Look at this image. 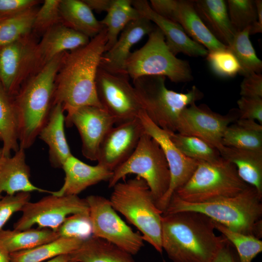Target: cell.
<instances>
[{"label": "cell", "mask_w": 262, "mask_h": 262, "mask_svg": "<svg viewBox=\"0 0 262 262\" xmlns=\"http://www.w3.org/2000/svg\"><path fill=\"white\" fill-rule=\"evenodd\" d=\"M139 118L145 132L158 143L168 164L170 174L169 188L157 204V207L164 213L173 194L188 180L196 169L199 161L184 155L171 140L168 132L154 123L144 110L140 113Z\"/></svg>", "instance_id": "9a60e30c"}, {"label": "cell", "mask_w": 262, "mask_h": 262, "mask_svg": "<svg viewBox=\"0 0 262 262\" xmlns=\"http://www.w3.org/2000/svg\"><path fill=\"white\" fill-rule=\"evenodd\" d=\"M168 133L174 144L188 158L199 161L211 162L221 157L217 149L198 137L178 132H168Z\"/></svg>", "instance_id": "e575fe53"}, {"label": "cell", "mask_w": 262, "mask_h": 262, "mask_svg": "<svg viewBox=\"0 0 262 262\" xmlns=\"http://www.w3.org/2000/svg\"><path fill=\"white\" fill-rule=\"evenodd\" d=\"M21 212L22 215L14 223L13 229L23 230L36 225L38 228H47L56 232L68 216L89 213V206L86 199L78 195L50 194L36 202H27Z\"/></svg>", "instance_id": "7c38bea8"}, {"label": "cell", "mask_w": 262, "mask_h": 262, "mask_svg": "<svg viewBox=\"0 0 262 262\" xmlns=\"http://www.w3.org/2000/svg\"><path fill=\"white\" fill-rule=\"evenodd\" d=\"M125 71L132 80L145 76H164L175 83L193 79L189 62L171 52L163 33L156 26L148 35L145 44L131 52L125 63Z\"/></svg>", "instance_id": "ba28073f"}, {"label": "cell", "mask_w": 262, "mask_h": 262, "mask_svg": "<svg viewBox=\"0 0 262 262\" xmlns=\"http://www.w3.org/2000/svg\"><path fill=\"white\" fill-rule=\"evenodd\" d=\"M194 3L197 14L212 34L220 42L228 46L236 32L229 20L227 1L196 0Z\"/></svg>", "instance_id": "cb8c5ba5"}, {"label": "cell", "mask_w": 262, "mask_h": 262, "mask_svg": "<svg viewBox=\"0 0 262 262\" xmlns=\"http://www.w3.org/2000/svg\"><path fill=\"white\" fill-rule=\"evenodd\" d=\"M255 1L258 17L257 21L250 26V35L262 33V0H256Z\"/></svg>", "instance_id": "681fc988"}, {"label": "cell", "mask_w": 262, "mask_h": 262, "mask_svg": "<svg viewBox=\"0 0 262 262\" xmlns=\"http://www.w3.org/2000/svg\"><path fill=\"white\" fill-rule=\"evenodd\" d=\"M131 3L142 16L155 23L162 31L166 44L173 54L176 56L183 53L190 57H206L208 51L203 46L193 40L179 24L156 14L147 0H133Z\"/></svg>", "instance_id": "ac0fdd59"}, {"label": "cell", "mask_w": 262, "mask_h": 262, "mask_svg": "<svg viewBox=\"0 0 262 262\" xmlns=\"http://www.w3.org/2000/svg\"><path fill=\"white\" fill-rule=\"evenodd\" d=\"M239 118L237 109L226 115L212 111L207 105L192 103L181 113L176 132L198 137L215 147L219 152L224 148L222 140L227 127Z\"/></svg>", "instance_id": "4fadbf2b"}, {"label": "cell", "mask_w": 262, "mask_h": 262, "mask_svg": "<svg viewBox=\"0 0 262 262\" xmlns=\"http://www.w3.org/2000/svg\"><path fill=\"white\" fill-rule=\"evenodd\" d=\"M228 14L236 33L251 26L257 21L258 15L253 0H228Z\"/></svg>", "instance_id": "74e56055"}, {"label": "cell", "mask_w": 262, "mask_h": 262, "mask_svg": "<svg viewBox=\"0 0 262 262\" xmlns=\"http://www.w3.org/2000/svg\"><path fill=\"white\" fill-rule=\"evenodd\" d=\"M165 81L164 76H145L133 80L132 85L149 118L165 131L176 132L182 111L201 99L203 94L195 85L186 93L169 90Z\"/></svg>", "instance_id": "8992f818"}, {"label": "cell", "mask_w": 262, "mask_h": 262, "mask_svg": "<svg viewBox=\"0 0 262 262\" xmlns=\"http://www.w3.org/2000/svg\"><path fill=\"white\" fill-rule=\"evenodd\" d=\"M36 12L33 7L0 21V47L30 35Z\"/></svg>", "instance_id": "836d02e7"}, {"label": "cell", "mask_w": 262, "mask_h": 262, "mask_svg": "<svg viewBox=\"0 0 262 262\" xmlns=\"http://www.w3.org/2000/svg\"><path fill=\"white\" fill-rule=\"evenodd\" d=\"M237 105L239 119H253L262 125V98L241 97Z\"/></svg>", "instance_id": "7bdbcfd3"}, {"label": "cell", "mask_w": 262, "mask_h": 262, "mask_svg": "<svg viewBox=\"0 0 262 262\" xmlns=\"http://www.w3.org/2000/svg\"><path fill=\"white\" fill-rule=\"evenodd\" d=\"M239 126L249 131L262 132V125L256 120L248 119H238L235 122Z\"/></svg>", "instance_id": "f907efd6"}, {"label": "cell", "mask_w": 262, "mask_h": 262, "mask_svg": "<svg viewBox=\"0 0 262 262\" xmlns=\"http://www.w3.org/2000/svg\"><path fill=\"white\" fill-rule=\"evenodd\" d=\"M6 157L3 154L2 149L0 147V169L4 163Z\"/></svg>", "instance_id": "db71d44e"}, {"label": "cell", "mask_w": 262, "mask_h": 262, "mask_svg": "<svg viewBox=\"0 0 262 262\" xmlns=\"http://www.w3.org/2000/svg\"><path fill=\"white\" fill-rule=\"evenodd\" d=\"M248 185L235 165L221 157L214 162L199 161L188 180L172 196L189 203H205L234 196Z\"/></svg>", "instance_id": "52a82bcc"}, {"label": "cell", "mask_w": 262, "mask_h": 262, "mask_svg": "<svg viewBox=\"0 0 262 262\" xmlns=\"http://www.w3.org/2000/svg\"><path fill=\"white\" fill-rule=\"evenodd\" d=\"M175 22L193 40L208 51L227 47L216 39L205 25L195 9L194 0H178Z\"/></svg>", "instance_id": "d4e9b609"}, {"label": "cell", "mask_w": 262, "mask_h": 262, "mask_svg": "<svg viewBox=\"0 0 262 262\" xmlns=\"http://www.w3.org/2000/svg\"><path fill=\"white\" fill-rule=\"evenodd\" d=\"M58 237L56 232L47 228L0 231V244L9 254L33 248Z\"/></svg>", "instance_id": "f546056e"}, {"label": "cell", "mask_w": 262, "mask_h": 262, "mask_svg": "<svg viewBox=\"0 0 262 262\" xmlns=\"http://www.w3.org/2000/svg\"><path fill=\"white\" fill-rule=\"evenodd\" d=\"M29 192H20L13 195L2 196L0 198V231L13 214L21 211L31 199Z\"/></svg>", "instance_id": "b9f144b4"}, {"label": "cell", "mask_w": 262, "mask_h": 262, "mask_svg": "<svg viewBox=\"0 0 262 262\" xmlns=\"http://www.w3.org/2000/svg\"><path fill=\"white\" fill-rule=\"evenodd\" d=\"M69 255L75 262H135L131 254L93 235Z\"/></svg>", "instance_id": "83f0119b"}, {"label": "cell", "mask_w": 262, "mask_h": 262, "mask_svg": "<svg viewBox=\"0 0 262 262\" xmlns=\"http://www.w3.org/2000/svg\"><path fill=\"white\" fill-rule=\"evenodd\" d=\"M222 143L227 147L262 150V132L249 131L234 122L226 129Z\"/></svg>", "instance_id": "8d00e7d4"}, {"label": "cell", "mask_w": 262, "mask_h": 262, "mask_svg": "<svg viewBox=\"0 0 262 262\" xmlns=\"http://www.w3.org/2000/svg\"><path fill=\"white\" fill-rule=\"evenodd\" d=\"M144 133L139 117L113 127L99 146L98 164L113 172L130 157Z\"/></svg>", "instance_id": "e0dca14e"}, {"label": "cell", "mask_w": 262, "mask_h": 262, "mask_svg": "<svg viewBox=\"0 0 262 262\" xmlns=\"http://www.w3.org/2000/svg\"><path fill=\"white\" fill-rule=\"evenodd\" d=\"M61 0H45L35 14L33 31L43 33L62 23L60 11Z\"/></svg>", "instance_id": "60d3db41"}, {"label": "cell", "mask_w": 262, "mask_h": 262, "mask_svg": "<svg viewBox=\"0 0 262 262\" xmlns=\"http://www.w3.org/2000/svg\"><path fill=\"white\" fill-rule=\"evenodd\" d=\"M186 211L202 213L234 231L262 237V195L250 185L234 196L205 203H189L172 196L163 213Z\"/></svg>", "instance_id": "277c9868"}, {"label": "cell", "mask_w": 262, "mask_h": 262, "mask_svg": "<svg viewBox=\"0 0 262 262\" xmlns=\"http://www.w3.org/2000/svg\"><path fill=\"white\" fill-rule=\"evenodd\" d=\"M113 188L109 200L114 209L139 230L144 241L162 253L163 212L147 183L136 177L118 182Z\"/></svg>", "instance_id": "5b68a950"}, {"label": "cell", "mask_w": 262, "mask_h": 262, "mask_svg": "<svg viewBox=\"0 0 262 262\" xmlns=\"http://www.w3.org/2000/svg\"><path fill=\"white\" fill-rule=\"evenodd\" d=\"M60 11L63 24L90 39L104 28L83 0H61Z\"/></svg>", "instance_id": "4316f807"}, {"label": "cell", "mask_w": 262, "mask_h": 262, "mask_svg": "<svg viewBox=\"0 0 262 262\" xmlns=\"http://www.w3.org/2000/svg\"><path fill=\"white\" fill-rule=\"evenodd\" d=\"M67 126L77 129L82 142V155L87 159L97 161L99 146L115 121L102 108L85 106L67 112Z\"/></svg>", "instance_id": "2e32d148"}, {"label": "cell", "mask_w": 262, "mask_h": 262, "mask_svg": "<svg viewBox=\"0 0 262 262\" xmlns=\"http://www.w3.org/2000/svg\"><path fill=\"white\" fill-rule=\"evenodd\" d=\"M155 28L151 21L142 16L131 21L122 30L113 46L103 54L99 66L110 72L126 74L125 63L131 48Z\"/></svg>", "instance_id": "d6986e66"}, {"label": "cell", "mask_w": 262, "mask_h": 262, "mask_svg": "<svg viewBox=\"0 0 262 262\" xmlns=\"http://www.w3.org/2000/svg\"><path fill=\"white\" fill-rule=\"evenodd\" d=\"M36 0H0V15L10 16L34 7Z\"/></svg>", "instance_id": "f6af8a7d"}, {"label": "cell", "mask_w": 262, "mask_h": 262, "mask_svg": "<svg viewBox=\"0 0 262 262\" xmlns=\"http://www.w3.org/2000/svg\"><path fill=\"white\" fill-rule=\"evenodd\" d=\"M25 150L19 148L7 157L0 169V198L2 194L13 195L20 192L52 191L34 185L30 180V168L26 161Z\"/></svg>", "instance_id": "7402d4cb"}, {"label": "cell", "mask_w": 262, "mask_h": 262, "mask_svg": "<svg viewBox=\"0 0 262 262\" xmlns=\"http://www.w3.org/2000/svg\"><path fill=\"white\" fill-rule=\"evenodd\" d=\"M206 59L212 71L218 77L233 78L240 73L238 60L227 47L208 51Z\"/></svg>", "instance_id": "f35d334b"}, {"label": "cell", "mask_w": 262, "mask_h": 262, "mask_svg": "<svg viewBox=\"0 0 262 262\" xmlns=\"http://www.w3.org/2000/svg\"><path fill=\"white\" fill-rule=\"evenodd\" d=\"M90 39L62 23L54 25L43 33L37 45L40 67L59 54L86 45Z\"/></svg>", "instance_id": "44dd1931"}, {"label": "cell", "mask_w": 262, "mask_h": 262, "mask_svg": "<svg viewBox=\"0 0 262 262\" xmlns=\"http://www.w3.org/2000/svg\"><path fill=\"white\" fill-rule=\"evenodd\" d=\"M129 174H135L147 183L156 203L167 191L170 181L168 164L158 143L144 133L130 157L113 172L108 187Z\"/></svg>", "instance_id": "9c48e42d"}, {"label": "cell", "mask_w": 262, "mask_h": 262, "mask_svg": "<svg viewBox=\"0 0 262 262\" xmlns=\"http://www.w3.org/2000/svg\"><path fill=\"white\" fill-rule=\"evenodd\" d=\"M83 240L59 237L33 248L10 254L11 262H44L57 256L70 254L77 249Z\"/></svg>", "instance_id": "4dcf8cb0"}, {"label": "cell", "mask_w": 262, "mask_h": 262, "mask_svg": "<svg viewBox=\"0 0 262 262\" xmlns=\"http://www.w3.org/2000/svg\"><path fill=\"white\" fill-rule=\"evenodd\" d=\"M56 232L59 237L87 239L93 235L89 214L77 213L68 216Z\"/></svg>", "instance_id": "ab89813d"}, {"label": "cell", "mask_w": 262, "mask_h": 262, "mask_svg": "<svg viewBox=\"0 0 262 262\" xmlns=\"http://www.w3.org/2000/svg\"><path fill=\"white\" fill-rule=\"evenodd\" d=\"M65 173L64 182L58 191L51 194L61 196L78 195L87 188L102 181H109L113 172L97 164L90 165L73 155L64 164L62 168Z\"/></svg>", "instance_id": "ffe728a7"}, {"label": "cell", "mask_w": 262, "mask_h": 262, "mask_svg": "<svg viewBox=\"0 0 262 262\" xmlns=\"http://www.w3.org/2000/svg\"><path fill=\"white\" fill-rule=\"evenodd\" d=\"M107 41L104 27L86 45L65 52L55 79L53 105L61 104L66 112L85 106L102 108L95 82Z\"/></svg>", "instance_id": "6da1fadb"}, {"label": "cell", "mask_w": 262, "mask_h": 262, "mask_svg": "<svg viewBox=\"0 0 262 262\" xmlns=\"http://www.w3.org/2000/svg\"><path fill=\"white\" fill-rule=\"evenodd\" d=\"M211 262H239V260L233 251L232 245L228 241L220 248Z\"/></svg>", "instance_id": "7dc6e473"}, {"label": "cell", "mask_w": 262, "mask_h": 262, "mask_svg": "<svg viewBox=\"0 0 262 262\" xmlns=\"http://www.w3.org/2000/svg\"><path fill=\"white\" fill-rule=\"evenodd\" d=\"M64 112L61 104L54 105L38 136L48 145L49 161L55 168H62L66 161L72 155L65 135Z\"/></svg>", "instance_id": "603a6c76"}, {"label": "cell", "mask_w": 262, "mask_h": 262, "mask_svg": "<svg viewBox=\"0 0 262 262\" xmlns=\"http://www.w3.org/2000/svg\"><path fill=\"white\" fill-rule=\"evenodd\" d=\"M92 10L98 13L107 12L110 8L113 0H83Z\"/></svg>", "instance_id": "c3c4849f"}, {"label": "cell", "mask_w": 262, "mask_h": 262, "mask_svg": "<svg viewBox=\"0 0 262 262\" xmlns=\"http://www.w3.org/2000/svg\"><path fill=\"white\" fill-rule=\"evenodd\" d=\"M215 229L213 220L198 212L163 213V250L173 262H211L228 241Z\"/></svg>", "instance_id": "7a4b0ae2"}, {"label": "cell", "mask_w": 262, "mask_h": 262, "mask_svg": "<svg viewBox=\"0 0 262 262\" xmlns=\"http://www.w3.org/2000/svg\"><path fill=\"white\" fill-rule=\"evenodd\" d=\"M95 85L102 109L113 118L116 125L138 118L143 110L127 74L110 72L99 66Z\"/></svg>", "instance_id": "30bf717a"}, {"label": "cell", "mask_w": 262, "mask_h": 262, "mask_svg": "<svg viewBox=\"0 0 262 262\" xmlns=\"http://www.w3.org/2000/svg\"><path fill=\"white\" fill-rule=\"evenodd\" d=\"M220 154L235 165L242 180L254 187L262 195V150L224 146Z\"/></svg>", "instance_id": "484cf974"}, {"label": "cell", "mask_w": 262, "mask_h": 262, "mask_svg": "<svg viewBox=\"0 0 262 262\" xmlns=\"http://www.w3.org/2000/svg\"><path fill=\"white\" fill-rule=\"evenodd\" d=\"M141 16L132 6L131 0H113L106 16L100 21L107 31L105 51L113 46L127 25Z\"/></svg>", "instance_id": "1f68e13d"}, {"label": "cell", "mask_w": 262, "mask_h": 262, "mask_svg": "<svg viewBox=\"0 0 262 262\" xmlns=\"http://www.w3.org/2000/svg\"><path fill=\"white\" fill-rule=\"evenodd\" d=\"M249 29L248 27L236 32L227 46L240 64V74L244 77L251 73L261 74L262 70V61L258 57L250 40Z\"/></svg>", "instance_id": "d6a6232c"}, {"label": "cell", "mask_w": 262, "mask_h": 262, "mask_svg": "<svg viewBox=\"0 0 262 262\" xmlns=\"http://www.w3.org/2000/svg\"><path fill=\"white\" fill-rule=\"evenodd\" d=\"M0 262H11L10 254L0 244Z\"/></svg>", "instance_id": "f5cc1de1"}, {"label": "cell", "mask_w": 262, "mask_h": 262, "mask_svg": "<svg viewBox=\"0 0 262 262\" xmlns=\"http://www.w3.org/2000/svg\"><path fill=\"white\" fill-rule=\"evenodd\" d=\"M213 223L215 229L236 248L239 262H252L262 252V241L260 239L234 231L215 221Z\"/></svg>", "instance_id": "d590c367"}, {"label": "cell", "mask_w": 262, "mask_h": 262, "mask_svg": "<svg viewBox=\"0 0 262 262\" xmlns=\"http://www.w3.org/2000/svg\"><path fill=\"white\" fill-rule=\"evenodd\" d=\"M44 262H75L69 254H65L57 256L55 258Z\"/></svg>", "instance_id": "816d5d0a"}, {"label": "cell", "mask_w": 262, "mask_h": 262, "mask_svg": "<svg viewBox=\"0 0 262 262\" xmlns=\"http://www.w3.org/2000/svg\"><path fill=\"white\" fill-rule=\"evenodd\" d=\"M9 16H2L0 15V21L4 19V18L7 17Z\"/></svg>", "instance_id": "11a10c76"}, {"label": "cell", "mask_w": 262, "mask_h": 262, "mask_svg": "<svg viewBox=\"0 0 262 262\" xmlns=\"http://www.w3.org/2000/svg\"><path fill=\"white\" fill-rule=\"evenodd\" d=\"M163 262H167L165 260H164Z\"/></svg>", "instance_id": "9f6ffc18"}, {"label": "cell", "mask_w": 262, "mask_h": 262, "mask_svg": "<svg viewBox=\"0 0 262 262\" xmlns=\"http://www.w3.org/2000/svg\"><path fill=\"white\" fill-rule=\"evenodd\" d=\"M92 226L93 236L104 240L135 255L144 246L139 232H134L116 213L110 200L98 195L85 198Z\"/></svg>", "instance_id": "8fae6325"}, {"label": "cell", "mask_w": 262, "mask_h": 262, "mask_svg": "<svg viewBox=\"0 0 262 262\" xmlns=\"http://www.w3.org/2000/svg\"><path fill=\"white\" fill-rule=\"evenodd\" d=\"M64 53L44 65L22 84L14 97L20 148L26 150L33 144L48 120L53 106L55 79Z\"/></svg>", "instance_id": "3957f363"}, {"label": "cell", "mask_w": 262, "mask_h": 262, "mask_svg": "<svg viewBox=\"0 0 262 262\" xmlns=\"http://www.w3.org/2000/svg\"><path fill=\"white\" fill-rule=\"evenodd\" d=\"M37 45L30 35L0 47V84L12 97L27 75L40 66Z\"/></svg>", "instance_id": "5bb4252c"}, {"label": "cell", "mask_w": 262, "mask_h": 262, "mask_svg": "<svg viewBox=\"0 0 262 262\" xmlns=\"http://www.w3.org/2000/svg\"><path fill=\"white\" fill-rule=\"evenodd\" d=\"M149 5L158 15L175 22L177 0H150Z\"/></svg>", "instance_id": "bcb514c9"}, {"label": "cell", "mask_w": 262, "mask_h": 262, "mask_svg": "<svg viewBox=\"0 0 262 262\" xmlns=\"http://www.w3.org/2000/svg\"><path fill=\"white\" fill-rule=\"evenodd\" d=\"M241 97L262 98V75L251 73L246 76L240 84Z\"/></svg>", "instance_id": "ee69618b"}, {"label": "cell", "mask_w": 262, "mask_h": 262, "mask_svg": "<svg viewBox=\"0 0 262 262\" xmlns=\"http://www.w3.org/2000/svg\"><path fill=\"white\" fill-rule=\"evenodd\" d=\"M0 140L6 158L19 149V121L14 97L0 84Z\"/></svg>", "instance_id": "f1b7e54d"}]
</instances>
